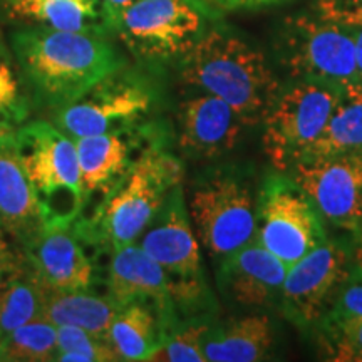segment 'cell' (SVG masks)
Segmentation results:
<instances>
[{"mask_svg": "<svg viewBox=\"0 0 362 362\" xmlns=\"http://www.w3.org/2000/svg\"><path fill=\"white\" fill-rule=\"evenodd\" d=\"M136 243L171 279V298L180 320L210 317L206 310L211 307V298L203 275L200 242L181 183L171 189Z\"/></svg>", "mask_w": 362, "mask_h": 362, "instance_id": "5", "label": "cell"}, {"mask_svg": "<svg viewBox=\"0 0 362 362\" xmlns=\"http://www.w3.org/2000/svg\"><path fill=\"white\" fill-rule=\"evenodd\" d=\"M151 139V136L136 129V126L76 139L84 193L83 214L86 210L93 214L101 205L128 175L134 161L156 144Z\"/></svg>", "mask_w": 362, "mask_h": 362, "instance_id": "15", "label": "cell"}, {"mask_svg": "<svg viewBox=\"0 0 362 362\" xmlns=\"http://www.w3.org/2000/svg\"><path fill=\"white\" fill-rule=\"evenodd\" d=\"M314 16L344 27H362V0H315Z\"/></svg>", "mask_w": 362, "mask_h": 362, "instance_id": "31", "label": "cell"}, {"mask_svg": "<svg viewBox=\"0 0 362 362\" xmlns=\"http://www.w3.org/2000/svg\"><path fill=\"white\" fill-rule=\"evenodd\" d=\"M247 124L237 111L214 94L203 93L178 107V141L193 158H216L232 151Z\"/></svg>", "mask_w": 362, "mask_h": 362, "instance_id": "18", "label": "cell"}, {"mask_svg": "<svg viewBox=\"0 0 362 362\" xmlns=\"http://www.w3.org/2000/svg\"><path fill=\"white\" fill-rule=\"evenodd\" d=\"M39 319H44V285L29 265L0 287V332L7 336Z\"/></svg>", "mask_w": 362, "mask_h": 362, "instance_id": "25", "label": "cell"}, {"mask_svg": "<svg viewBox=\"0 0 362 362\" xmlns=\"http://www.w3.org/2000/svg\"><path fill=\"white\" fill-rule=\"evenodd\" d=\"M116 312L117 305L107 296L96 292H64L44 285V319L57 327L74 325L107 339Z\"/></svg>", "mask_w": 362, "mask_h": 362, "instance_id": "23", "label": "cell"}, {"mask_svg": "<svg viewBox=\"0 0 362 362\" xmlns=\"http://www.w3.org/2000/svg\"><path fill=\"white\" fill-rule=\"evenodd\" d=\"M0 223L21 243L42 228L33 185L12 133L0 134Z\"/></svg>", "mask_w": 362, "mask_h": 362, "instance_id": "20", "label": "cell"}, {"mask_svg": "<svg viewBox=\"0 0 362 362\" xmlns=\"http://www.w3.org/2000/svg\"><path fill=\"white\" fill-rule=\"evenodd\" d=\"M153 94L141 79L123 69L107 76L84 96L59 107L56 123L72 139L131 128L151 106Z\"/></svg>", "mask_w": 362, "mask_h": 362, "instance_id": "12", "label": "cell"}, {"mask_svg": "<svg viewBox=\"0 0 362 362\" xmlns=\"http://www.w3.org/2000/svg\"><path fill=\"white\" fill-rule=\"evenodd\" d=\"M12 52L35 101L57 110L126 66L124 57L106 35L40 25L16 30Z\"/></svg>", "mask_w": 362, "mask_h": 362, "instance_id": "1", "label": "cell"}, {"mask_svg": "<svg viewBox=\"0 0 362 362\" xmlns=\"http://www.w3.org/2000/svg\"><path fill=\"white\" fill-rule=\"evenodd\" d=\"M7 19L25 25L107 35L115 30L103 0H2Z\"/></svg>", "mask_w": 362, "mask_h": 362, "instance_id": "19", "label": "cell"}, {"mask_svg": "<svg viewBox=\"0 0 362 362\" xmlns=\"http://www.w3.org/2000/svg\"><path fill=\"white\" fill-rule=\"evenodd\" d=\"M181 79L223 99L247 126L262 124L282 84L267 57L237 34L205 30L180 59Z\"/></svg>", "mask_w": 362, "mask_h": 362, "instance_id": "2", "label": "cell"}, {"mask_svg": "<svg viewBox=\"0 0 362 362\" xmlns=\"http://www.w3.org/2000/svg\"><path fill=\"white\" fill-rule=\"evenodd\" d=\"M4 133H6V131H4L2 128H0V134H4Z\"/></svg>", "mask_w": 362, "mask_h": 362, "instance_id": "40", "label": "cell"}, {"mask_svg": "<svg viewBox=\"0 0 362 362\" xmlns=\"http://www.w3.org/2000/svg\"><path fill=\"white\" fill-rule=\"evenodd\" d=\"M352 259H354V264L362 269V230L356 237H352Z\"/></svg>", "mask_w": 362, "mask_h": 362, "instance_id": "36", "label": "cell"}, {"mask_svg": "<svg viewBox=\"0 0 362 362\" xmlns=\"http://www.w3.org/2000/svg\"><path fill=\"white\" fill-rule=\"evenodd\" d=\"M349 29H351L352 39H354L357 81H362V27H349Z\"/></svg>", "mask_w": 362, "mask_h": 362, "instance_id": "34", "label": "cell"}, {"mask_svg": "<svg viewBox=\"0 0 362 362\" xmlns=\"http://www.w3.org/2000/svg\"><path fill=\"white\" fill-rule=\"evenodd\" d=\"M272 2H277V0H240V7L242 6H265V4H272Z\"/></svg>", "mask_w": 362, "mask_h": 362, "instance_id": "37", "label": "cell"}, {"mask_svg": "<svg viewBox=\"0 0 362 362\" xmlns=\"http://www.w3.org/2000/svg\"><path fill=\"white\" fill-rule=\"evenodd\" d=\"M216 6H221V7H240V0H214Z\"/></svg>", "mask_w": 362, "mask_h": 362, "instance_id": "38", "label": "cell"}, {"mask_svg": "<svg viewBox=\"0 0 362 362\" xmlns=\"http://www.w3.org/2000/svg\"><path fill=\"white\" fill-rule=\"evenodd\" d=\"M61 362H111L117 361L110 339L94 336L74 325L57 327V356Z\"/></svg>", "mask_w": 362, "mask_h": 362, "instance_id": "29", "label": "cell"}, {"mask_svg": "<svg viewBox=\"0 0 362 362\" xmlns=\"http://www.w3.org/2000/svg\"><path fill=\"white\" fill-rule=\"evenodd\" d=\"M165 336L160 309L146 302H131L117 309L107 339L117 361H149Z\"/></svg>", "mask_w": 362, "mask_h": 362, "instance_id": "22", "label": "cell"}, {"mask_svg": "<svg viewBox=\"0 0 362 362\" xmlns=\"http://www.w3.org/2000/svg\"><path fill=\"white\" fill-rule=\"evenodd\" d=\"M324 220L356 237L362 230V151L302 160L285 171Z\"/></svg>", "mask_w": 362, "mask_h": 362, "instance_id": "13", "label": "cell"}, {"mask_svg": "<svg viewBox=\"0 0 362 362\" xmlns=\"http://www.w3.org/2000/svg\"><path fill=\"white\" fill-rule=\"evenodd\" d=\"M352 265V243L330 238L288 265L279 302L285 319L300 330L314 332L332 310Z\"/></svg>", "mask_w": 362, "mask_h": 362, "instance_id": "11", "label": "cell"}, {"mask_svg": "<svg viewBox=\"0 0 362 362\" xmlns=\"http://www.w3.org/2000/svg\"><path fill=\"white\" fill-rule=\"evenodd\" d=\"M13 138L33 185L42 226L74 225L84 208L74 139L47 121L22 126Z\"/></svg>", "mask_w": 362, "mask_h": 362, "instance_id": "4", "label": "cell"}, {"mask_svg": "<svg viewBox=\"0 0 362 362\" xmlns=\"http://www.w3.org/2000/svg\"><path fill=\"white\" fill-rule=\"evenodd\" d=\"M314 332L325 359L362 362V317H325Z\"/></svg>", "mask_w": 362, "mask_h": 362, "instance_id": "27", "label": "cell"}, {"mask_svg": "<svg viewBox=\"0 0 362 362\" xmlns=\"http://www.w3.org/2000/svg\"><path fill=\"white\" fill-rule=\"evenodd\" d=\"M2 342H4V334L0 332V349H2Z\"/></svg>", "mask_w": 362, "mask_h": 362, "instance_id": "39", "label": "cell"}, {"mask_svg": "<svg viewBox=\"0 0 362 362\" xmlns=\"http://www.w3.org/2000/svg\"><path fill=\"white\" fill-rule=\"evenodd\" d=\"M104 284L106 296L117 309L131 302L155 305L165 319L166 334L180 322L171 298V279L136 242L111 252Z\"/></svg>", "mask_w": 362, "mask_h": 362, "instance_id": "17", "label": "cell"}, {"mask_svg": "<svg viewBox=\"0 0 362 362\" xmlns=\"http://www.w3.org/2000/svg\"><path fill=\"white\" fill-rule=\"evenodd\" d=\"M274 346V324L262 312L211 324L203 339L205 359L210 362L264 361L269 359Z\"/></svg>", "mask_w": 362, "mask_h": 362, "instance_id": "21", "label": "cell"}, {"mask_svg": "<svg viewBox=\"0 0 362 362\" xmlns=\"http://www.w3.org/2000/svg\"><path fill=\"white\" fill-rule=\"evenodd\" d=\"M27 117V99L21 89V81L13 71L12 61L0 42V128L11 133V128Z\"/></svg>", "mask_w": 362, "mask_h": 362, "instance_id": "30", "label": "cell"}, {"mask_svg": "<svg viewBox=\"0 0 362 362\" xmlns=\"http://www.w3.org/2000/svg\"><path fill=\"white\" fill-rule=\"evenodd\" d=\"M287 269L255 238L216 264V284L235 305L264 310L279 305Z\"/></svg>", "mask_w": 362, "mask_h": 362, "instance_id": "16", "label": "cell"}, {"mask_svg": "<svg viewBox=\"0 0 362 362\" xmlns=\"http://www.w3.org/2000/svg\"><path fill=\"white\" fill-rule=\"evenodd\" d=\"M327 317H362V269L356 264Z\"/></svg>", "mask_w": 362, "mask_h": 362, "instance_id": "32", "label": "cell"}, {"mask_svg": "<svg viewBox=\"0 0 362 362\" xmlns=\"http://www.w3.org/2000/svg\"><path fill=\"white\" fill-rule=\"evenodd\" d=\"M205 30V12L197 0H136L115 21L123 44L146 62L180 61Z\"/></svg>", "mask_w": 362, "mask_h": 362, "instance_id": "9", "label": "cell"}, {"mask_svg": "<svg viewBox=\"0 0 362 362\" xmlns=\"http://www.w3.org/2000/svg\"><path fill=\"white\" fill-rule=\"evenodd\" d=\"M342 90L344 86L310 79H292L282 86L262 121V144L275 170L285 173L304 158L341 101Z\"/></svg>", "mask_w": 362, "mask_h": 362, "instance_id": "7", "label": "cell"}, {"mask_svg": "<svg viewBox=\"0 0 362 362\" xmlns=\"http://www.w3.org/2000/svg\"><path fill=\"white\" fill-rule=\"evenodd\" d=\"M315 203L287 173L265 176L257 194V240L285 265L296 264L327 240Z\"/></svg>", "mask_w": 362, "mask_h": 362, "instance_id": "8", "label": "cell"}, {"mask_svg": "<svg viewBox=\"0 0 362 362\" xmlns=\"http://www.w3.org/2000/svg\"><path fill=\"white\" fill-rule=\"evenodd\" d=\"M208 317L181 320L170 330L161 346L153 352L149 361L168 362H205L203 339L210 329Z\"/></svg>", "mask_w": 362, "mask_h": 362, "instance_id": "28", "label": "cell"}, {"mask_svg": "<svg viewBox=\"0 0 362 362\" xmlns=\"http://www.w3.org/2000/svg\"><path fill=\"white\" fill-rule=\"evenodd\" d=\"M188 210L194 233L216 264L257 238V194L240 170L223 166L197 180Z\"/></svg>", "mask_w": 362, "mask_h": 362, "instance_id": "6", "label": "cell"}, {"mask_svg": "<svg viewBox=\"0 0 362 362\" xmlns=\"http://www.w3.org/2000/svg\"><path fill=\"white\" fill-rule=\"evenodd\" d=\"M57 356V325L45 319L21 325L4 336L0 361L47 362Z\"/></svg>", "mask_w": 362, "mask_h": 362, "instance_id": "26", "label": "cell"}, {"mask_svg": "<svg viewBox=\"0 0 362 362\" xmlns=\"http://www.w3.org/2000/svg\"><path fill=\"white\" fill-rule=\"evenodd\" d=\"M103 2H104V6H106L107 12H110V16L112 19V27H115L116 17L119 16V13L123 12L126 7H129L131 4L136 2V0H103Z\"/></svg>", "mask_w": 362, "mask_h": 362, "instance_id": "35", "label": "cell"}, {"mask_svg": "<svg viewBox=\"0 0 362 362\" xmlns=\"http://www.w3.org/2000/svg\"><path fill=\"white\" fill-rule=\"evenodd\" d=\"M13 240L17 238L0 223V287L29 267L24 248H17Z\"/></svg>", "mask_w": 362, "mask_h": 362, "instance_id": "33", "label": "cell"}, {"mask_svg": "<svg viewBox=\"0 0 362 362\" xmlns=\"http://www.w3.org/2000/svg\"><path fill=\"white\" fill-rule=\"evenodd\" d=\"M181 180L183 166L178 158L165 151L160 143L153 144L101 205L72 226L90 248L111 255L117 248L138 242Z\"/></svg>", "mask_w": 362, "mask_h": 362, "instance_id": "3", "label": "cell"}, {"mask_svg": "<svg viewBox=\"0 0 362 362\" xmlns=\"http://www.w3.org/2000/svg\"><path fill=\"white\" fill-rule=\"evenodd\" d=\"M280 62L292 79L346 86L357 81L356 51L349 27L297 16L285 22L279 37Z\"/></svg>", "mask_w": 362, "mask_h": 362, "instance_id": "10", "label": "cell"}, {"mask_svg": "<svg viewBox=\"0 0 362 362\" xmlns=\"http://www.w3.org/2000/svg\"><path fill=\"white\" fill-rule=\"evenodd\" d=\"M30 269L47 287L64 292H93L96 262L74 226H42L21 243Z\"/></svg>", "mask_w": 362, "mask_h": 362, "instance_id": "14", "label": "cell"}, {"mask_svg": "<svg viewBox=\"0 0 362 362\" xmlns=\"http://www.w3.org/2000/svg\"><path fill=\"white\" fill-rule=\"evenodd\" d=\"M359 151H362V81H356L344 86L341 101L302 160Z\"/></svg>", "mask_w": 362, "mask_h": 362, "instance_id": "24", "label": "cell"}]
</instances>
